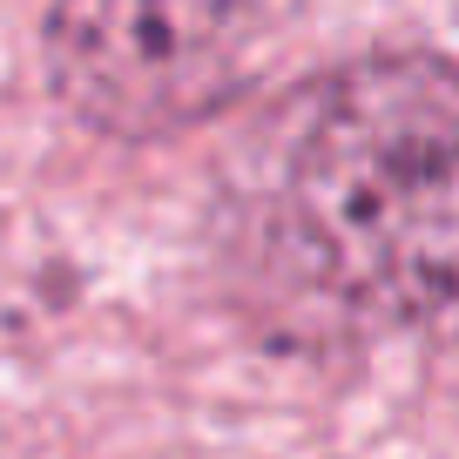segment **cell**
Returning a JSON list of instances; mask_svg holds the SVG:
<instances>
[{
    "instance_id": "cell-1",
    "label": "cell",
    "mask_w": 459,
    "mask_h": 459,
    "mask_svg": "<svg viewBox=\"0 0 459 459\" xmlns=\"http://www.w3.org/2000/svg\"><path fill=\"white\" fill-rule=\"evenodd\" d=\"M277 216L344 311L432 317L453 298L459 88L439 55H378L284 115Z\"/></svg>"
},
{
    "instance_id": "cell-2",
    "label": "cell",
    "mask_w": 459,
    "mask_h": 459,
    "mask_svg": "<svg viewBox=\"0 0 459 459\" xmlns=\"http://www.w3.org/2000/svg\"><path fill=\"white\" fill-rule=\"evenodd\" d=\"M271 48V0H55L48 74L82 122L129 143L196 129Z\"/></svg>"
}]
</instances>
